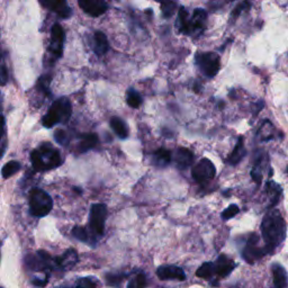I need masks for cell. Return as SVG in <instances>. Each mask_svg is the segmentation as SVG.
<instances>
[{
    "label": "cell",
    "instance_id": "obj_25",
    "mask_svg": "<svg viewBox=\"0 0 288 288\" xmlns=\"http://www.w3.org/2000/svg\"><path fill=\"white\" fill-rule=\"evenodd\" d=\"M157 2L161 5L163 18H170L174 15L177 9V4L175 0H157Z\"/></svg>",
    "mask_w": 288,
    "mask_h": 288
},
{
    "label": "cell",
    "instance_id": "obj_16",
    "mask_svg": "<svg viewBox=\"0 0 288 288\" xmlns=\"http://www.w3.org/2000/svg\"><path fill=\"white\" fill-rule=\"evenodd\" d=\"M174 160L177 168L185 170L189 168L194 162L193 152L186 148H178L174 155Z\"/></svg>",
    "mask_w": 288,
    "mask_h": 288
},
{
    "label": "cell",
    "instance_id": "obj_26",
    "mask_svg": "<svg viewBox=\"0 0 288 288\" xmlns=\"http://www.w3.org/2000/svg\"><path fill=\"white\" fill-rule=\"evenodd\" d=\"M214 275H215L214 262H205L198 268L197 271H196V276L203 278V279L209 280Z\"/></svg>",
    "mask_w": 288,
    "mask_h": 288
},
{
    "label": "cell",
    "instance_id": "obj_20",
    "mask_svg": "<svg viewBox=\"0 0 288 288\" xmlns=\"http://www.w3.org/2000/svg\"><path fill=\"white\" fill-rule=\"evenodd\" d=\"M98 143V136L95 133H85L81 134L79 136V143H78V151L79 152H86L94 149Z\"/></svg>",
    "mask_w": 288,
    "mask_h": 288
},
{
    "label": "cell",
    "instance_id": "obj_28",
    "mask_svg": "<svg viewBox=\"0 0 288 288\" xmlns=\"http://www.w3.org/2000/svg\"><path fill=\"white\" fill-rule=\"evenodd\" d=\"M267 191H268V194H269L270 198L273 199L271 205H276L281 194V187L278 184H276V182H273L272 180H269L267 182Z\"/></svg>",
    "mask_w": 288,
    "mask_h": 288
},
{
    "label": "cell",
    "instance_id": "obj_10",
    "mask_svg": "<svg viewBox=\"0 0 288 288\" xmlns=\"http://www.w3.org/2000/svg\"><path fill=\"white\" fill-rule=\"evenodd\" d=\"M42 7L56 14L62 19H68L72 15V9L68 5V0H38Z\"/></svg>",
    "mask_w": 288,
    "mask_h": 288
},
{
    "label": "cell",
    "instance_id": "obj_14",
    "mask_svg": "<svg viewBox=\"0 0 288 288\" xmlns=\"http://www.w3.org/2000/svg\"><path fill=\"white\" fill-rule=\"evenodd\" d=\"M235 263L225 254H221V256L216 259V262H214V269H215V275L220 278L228 277L230 273H231L234 268Z\"/></svg>",
    "mask_w": 288,
    "mask_h": 288
},
{
    "label": "cell",
    "instance_id": "obj_34",
    "mask_svg": "<svg viewBox=\"0 0 288 288\" xmlns=\"http://www.w3.org/2000/svg\"><path fill=\"white\" fill-rule=\"evenodd\" d=\"M77 287H87V288H94L98 286V282L95 280V278L86 277V278H79L76 282Z\"/></svg>",
    "mask_w": 288,
    "mask_h": 288
},
{
    "label": "cell",
    "instance_id": "obj_31",
    "mask_svg": "<svg viewBox=\"0 0 288 288\" xmlns=\"http://www.w3.org/2000/svg\"><path fill=\"white\" fill-rule=\"evenodd\" d=\"M148 285V281H147V277L144 273L142 272H138L137 275L133 278V279L129 280V282L127 284V287L129 288H140V287H146Z\"/></svg>",
    "mask_w": 288,
    "mask_h": 288
},
{
    "label": "cell",
    "instance_id": "obj_24",
    "mask_svg": "<svg viewBox=\"0 0 288 288\" xmlns=\"http://www.w3.org/2000/svg\"><path fill=\"white\" fill-rule=\"evenodd\" d=\"M126 102L129 107L132 108H138L142 105V96L136 89L129 88L126 94Z\"/></svg>",
    "mask_w": 288,
    "mask_h": 288
},
{
    "label": "cell",
    "instance_id": "obj_12",
    "mask_svg": "<svg viewBox=\"0 0 288 288\" xmlns=\"http://www.w3.org/2000/svg\"><path fill=\"white\" fill-rule=\"evenodd\" d=\"M157 276L159 277L161 280H186V273L182 270V268L174 265L160 266L157 269Z\"/></svg>",
    "mask_w": 288,
    "mask_h": 288
},
{
    "label": "cell",
    "instance_id": "obj_32",
    "mask_svg": "<svg viewBox=\"0 0 288 288\" xmlns=\"http://www.w3.org/2000/svg\"><path fill=\"white\" fill-rule=\"evenodd\" d=\"M50 84H51V77L44 75L42 76L40 79H38L37 83V88L40 89L41 91H43L45 95L49 96L50 95Z\"/></svg>",
    "mask_w": 288,
    "mask_h": 288
},
{
    "label": "cell",
    "instance_id": "obj_29",
    "mask_svg": "<svg viewBox=\"0 0 288 288\" xmlns=\"http://www.w3.org/2000/svg\"><path fill=\"white\" fill-rule=\"evenodd\" d=\"M9 74L6 65V60H5L4 52L0 47V86H5L8 83Z\"/></svg>",
    "mask_w": 288,
    "mask_h": 288
},
{
    "label": "cell",
    "instance_id": "obj_15",
    "mask_svg": "<svg viewBox=\"0 0 288 288\" xmlns=\"http://www.w3.org/2000/svg\"><path fill=\"white\" fill-rule=\"evenodd\" d=\"M78 262V253L75 249H69L61 257L54 258L55 267L61 270H69Z\"/></svg>",
    "mask_w": 288,
    "mask_h": 288
},
{
    "label": "cell",
    "instance_id": "obj_17",
    "mask_svg": "<svg viewBox=\"0 0 288 288\" xmlns=\"http://www.w3.org/2000/svg\"><path fill=\"white\" fill-rule=\"evenodd\" d=\"M246 148H244V138L243 136H240L238 138V142L237 144H235V147L233 149V151L231 155H230L228 157V163H230V165H232V166H235V165H238V163L241 161L244 156H246Z\"/></svg>",
    "mask_w": 288,
    "mask_h": 288
},
{
    "label": "cell",
    "instance_id": "obj_39",
    "mask_svg": "<svg viewBox=\"0 0 288 288\" xmlns=\"http://www.w3.org/2000/svg\"><path fill=\"white\" fill-rule=\"evenodd\" d=\"M0 246H2V243H0Z\"/></svg>",
    "mask_w": 288,
    "mask_h": 288
},
{
    "label": "cell",
    "instance_id": "obj_35",
    "mask_svg": "<svg viewBox=\"0 0 288 288\" xmlns=\"http://www.w3.org/2000/svg\"><path fill=\"white\" fill-rule=\"evenodd\" d=\"M54 138L57 143L61 144V146H66V143L69 142L68 133L63 131V129H57L54 133Z\"/></svg>",
    "mask_w": 288,
    "mask_h": 288
},
{
    "label": "cell",
    "instance_id": "obj_33",
    "mask_svg": "<svg viewBox=\"0 0 288 288\" xmlns=\"http://www.w3.org/2000/svg\"><path fill=\"white\" fill-rule=\"evenodd\" d=\"M239 212H240L239 206L235 205V204H232V205H230L227 209L223 210L222 215H221V216H222V220L228 221V220L233 219L235 215L239 214Z\"/></svg>",
    "mask_w": 288,
    "mask_h": 288
},
{
    "label": "cell",
    "instance_id": "obj_9",
    "mask_svg": "<svg viewBox=\"0 0 288 288\" xmlns=\"http://www.w3.org/2000/svg\"><path fill=\"white\" fill-rule=\"evenodd\" d=\"M65 41V33L60 24H54L51 30V42L49 51L54 60L60 59L63 53V45Z\"/></svg>",
    "mask_w": 288,
    "mask_h": 288
},
{
    "label": "cell",
    "instance_id": "obj_22",
    "mask_svg": "<svg viewBox=\"0 0 288 288\" xmlns=\"http://www.w3.org/2000/svg\"><path fill=\"white\" fill-rule=\"evenodd\" d=\"M177 27L181 34L190 35V24H189V14L185 7H180L178 13V19H177Z\"/></svg>",
    "mask_w": 288,
    "mask_h": 288
},
{
    "label": "cell",
    "instance_id": "obj_19",
    "mask_svg": "<svg viewBox=\"0 0 288 288\" xmlns=\"http://www.w3.org/2000/svg\"><path fill=\"white\" fill-rule=\"evenodd\" d=\"M94 41H95L94 50L96 52V54L98 56H103L104 54H106L107 51L109 50V43L107 40V36L105 35L103 32L97 31L94 35Z\"/></svg>",
    "mask_w": 288,
    "mask_h": 288
},
{
    "label": "cell",
    "instance_id": "obj_23",
    "mask_svg": "<svg viewBox=\"0 0 288 288\" xmlns=\"http://www.w3.org/2000/svg\"><path fill=\"white\" fill-rule=\"evenodd\" d=\"M110 127L113 128V131L115 132V134L122 140H125V138L128 137V128L126 123L123 121L122 118L114 116L110 118Z\"/></svg>",
    "mask_w": 288,
    "mask_h": 288
},
{
    "label": "cell",
    "instance_id": "obj_37",
    "mask_svg": "<svg viewBox=\"0 0 288 288\" xmlns=\"http://www.w3.org/2000/svg\"><path fill=\"white\" fill-rule=\"evenodd\" d=\"M5 150H6V147H5V146L0 147V159H2V157H3V155H4Z\"/></svg>",
    "mask_w": 288,
    "mask_h": 288
},
{
    "label": "cell",
    "instance_id": "obj_6",
    "mask_svg": "<svg viewBox=\"0 0 288 288\" xmlns=\"http://www.w3.org/2000/svg\"><path fill=\"white\" fill-rule=\"evenodd\" d=\"M196 64L199 70L207 77V78H214L218 75L221 68V60L219 54L214 52H204V53H197L195 56Z\"/></svg>",
    "mask_w": 288,
    "mask_h": 288
},
{
    "label": "cell",
    "instance_id": "obj_11",
    "mask_svg": "<svg viewBox=\"0 0 288 288\" xmlns=\"http://www.w3.org/2000/svg\"><path fill=\"white\" fill-rule=\"evenodd\" d=\"M80 8L91 17H99L107 12L106 0H77Z\"/></svg>",
    "mask_w": 288,
    "mask_h": 288
},
{
    "label": "cell",
    "instance_id": "obj_5",
    "mask_svg": "<svg viewBox=\"0 0 288 288\" xmlns=\"http://www.w3.org/2000/svg\"><path fill=\"white\" fill-rule=\"evenodd\" d=\"M107 220V207L105 204H94L89 213L90 235L103 237L105 232V223Z\"/></svg>",
    "mask_w": 288,
    "mask_h": 288
},
{
    "label": "cell",
    "instance_id": "obj_8",
    "mask_svg": "<svg viewBox=\"0 0 288 288\" xmlns=\"http://www.w3.org/2000/svg\"><path fill=\"white\" fill-rule=\"evenodd\" d=\"M215 175L216 168L214 163L209 159H206V158L199 160V162L196 163L193 169H191V177L198 184H205V182L212 180Z\"/></svg>",
    "mask_w": 288,
    "mask_h": 288
},
{
    "label": "cell",
    "instance_id": "obj_36",
    "mask_svg": "<svg viewBox=\"0 0 288 288\" xmlns=\"http://www.w3.org/2000/svg\"><path fill=\"white\" fill-rule=\"evenodd\" d=\"M124 277L125 275H119V273H115V275H107V282L109 285H119L121 284V281L124 279Z\"/></svg>",
    "mask_w": 288,
    "mask_h": 288
},
{
    "label": "cell",
    "instance_id": "obj_3",
    "mask_svg": "<svg viewBox=\"0 0 288 288\" xmlns=\"http://www.w3.org/2000/svg\"><path fill=\"white\" fill-rule=\"evenodd\" d=\"M72 114V106L68 98L61 97L56 99L51 105L42 119L43 126L46 128H51L57 124H64L70 119Z\"/></svg>",
    "mask_w": 288,
    "mask_h": 288
},
{
    "label": "cell",
    "instance_id": "obj_30",
    "mask_svg": "<svg viewBox=\"0 0 288 288\" xmlns=\"http://www.w3.org/2000/svg\"><path fill=\"white\" fill-rule=\"evenodd\" d=\"M72 235L79 241L83 242H89V233L87 231V229H85L83 227H75L71 231Z\"/></svg>",
    "mask_w": 288,
    "mask_h": 288
},
{
    "label": "cell",
    "instance_id": "obj_21",
    "mask_svg": "<svg viewBox=\"0 0 288 288\" xmlns=\"http://www.w3.org/2000/svg\"><path fill=\"white\" fill-rule=\"evenodd\" d=\"M172 160L171 151L166 148H160L153 153V163L160 168H165L168 165H170Z\"/></svg>",
    "mask_w": 288,
    "mask_h": 288
},
{
    "label": "cell",
    "instance_id": "obj_2",
    "mask_svg": "<svg viewBox=\"0 0 288 288\" xmlns=\"http://www.w3.org/2000/svg\"><path fill=\"white\" fill-rule=\"evenodd\" d=\"M32 166L36 171H49L62 165L59 150L51 143H43L31 153Z\"/></svg>",
    "mask_w": 288,
    "mask_h": 288
},
{
    "label": "cell",
    "instance_id": "obj_1",
    "mask_svg": "<svg viewBox=\"0 0 288 288\" xmlns=\"http://www.w3.org/2000/svg\"><path fill=\"white\" fill-rule=\"evenodd\" d=\"M261 234L267 253H273L284 242L286 238V223L279 210L272 209L266 214L262 220Z\"/></svg>",
    "mask_w": 288,
    "mask_h": 288
},
{
    "label": "cell",
    "instance_id": "obj_4",
    "mask_svg": "<svg viewBox=\"0 0 288 288\" xmlns=\"http://www.w3.org/2000/svg\"><path fill=\"white\" fill-rule=\"evenodd\" d=\"M53 208L51 196L40 188H34L30 193V212L35 218H44Z\"/></svg>",
    "mask_w": 288,
    "mask_h": 288
},
{
    "label": "cell",
    "instance_id": "obj_38",
    "mask_svg": "<svg viewBox=\"0 0 288 288\" xmlns=\"http://www.w3.org/2000/svg\"><path fill=\"white\" fill-rule=\"evenodd\" d=\"M74 190H76L77 193H78V194H81V193H83V190H80V188H78V187H75Z\"/></svg>",
    "mask_w": 288,
    "mask_h": 288
},
{
    "label": "cell",
    "instance_id": "obj_18",
    "mask_svg": "<svg viewBox=\"0 0 288 288\" xmlns=\"http://www.w3.org/2000/svg\"><path fill=\"white\" fill-rule=\"evenodd\" d=\"M273 285L277 288H286L287 287V272L285 268L279 263H273L271 266Z\"/></svg>",
    "mask_w": 288,
    "mask_h": 288
},
{
    "label": "cell",
    "instance_id": "obj_27",
    "mask_svg": "<svg viewBox=\"0 0 288 288\" xmlns=\"http://www.w3.org/2000/svg\"><path fill=\"white\" fill-rule=\"evenodd\" d=\"M21 163L18 161H9L7 162L6 165L3 167V170H2V175H3V178L5 179H8L11 178L12 176H14L15 174L21 170Z\"/></svg>",
    "mask_w": 288,
    "mask_h": 288
},
{
    "label": "cell",
    "instance_id": "obj_7",
    "mask_svg": "<svg viewBox=\"0 0 288 288\" xmlns=\"http://www.w3.org/2000/svg\"><path fill=\"white\" fill-rule=\"evenodd\" d=\"M259 243H260V237L256 233H251L246 243V247L242 250V258L247 262L254 263L267 254L265 246L261 247Z\"/></svg>",
    "mask_w": 288,
    "mask_h": 288
},
{
    "label": "cell",
    "instance_id": "obj_13",
    "mask_svg": "<svg viewBox=\"0 0 288 288\" xmlns=\"http://www.w3.org/2000/svg\"><path fill=\"white\" fill-rule=\"evenodd\" d=\"M206 23H207V13L201 8L195 9L193 16L189 17L190 35L201 34L206 27Z\"/></svg>",
    "mask_w": 288,
    "mask_h": 288
}]
</instances>
